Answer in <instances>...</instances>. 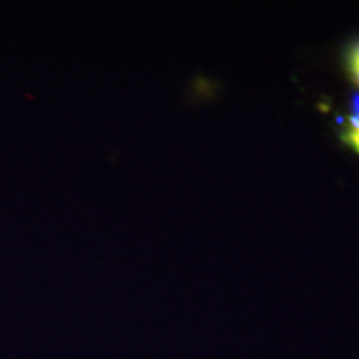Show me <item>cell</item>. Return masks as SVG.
<instances>
[{
  "instance_id": "obj_1",
  "label": "cell",
  "mask_w": 359,
  "mask_h": 359,
  "mask_svg": "<svg viewBox=\"0 0 359 359\" xmlns=\"http://www.w3.org/2000/svg\"><path fill=\"white\" fill-rule=\"evenodd\" d=\"M341 138L351 148L354 154L359 155V114H349L348 122L344 125Z\"/></svg>"
},
{
  "instance_id": "obj_2",
  "label": "cell",
  "mask_w": 359,
  "mask_h": 359,
  "mask_svg": "<svg viewBox=\"0 0 359 359\" xmlns=\"http://www.w3.org/2000/svg\"><path fill=\"white\" fill-rule=\"evenodd\" d=\"M346 65L353 82L356 83V87H359V40L349 47L346 55Z\"/></svg>"
}]
</instances>
